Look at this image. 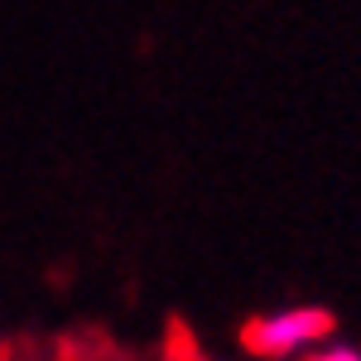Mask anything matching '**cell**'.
Here are the masks:
<instances>
[{
  "mask_svg": "<svg viewBox=\"0 0 361 361\" xmlns=\"http://www.w3.org/2000/svg\"><path fill=\"white\" fill-rule=\"evenodd\" d=\"M337 333L323 304H275L241 328V352L255 361H308Z\"/></svg>",
  "mask_w": 361,
  "mask_h": 361,
  "instance_id": "1",
  "label": "cell"
},
{
  "mask_svg": "<svg viewBox=\"0 0 361 361\" xmlns=\"http://www.w3.org/2000/svg\"><path fill=\"white\" fill-rule=\"evenodd\" d=\"M308 361H361V352H357V347H347V342H337V337H333L328 347H318V352H313Z\"/></svg>",
  "mask_w": 361,
  "mask_h": 361,
  "instance_id": "2",
  "label": "cell"
},
{
  "mask_svg": "<svg viewBox=\"0 0 361 361\" xmlns=\"http://www.w3.org/2000/svg\"><path fill=\"white\" fill-rule=\"evenodd\" d=\"M202 361H255V357H246V352H241V357H202Z\"/></svg>",
  "mask_w": 361,
  "mask_h": 361,
  "instance_id": "3",
  "label": "cell"
}]
</instances>
